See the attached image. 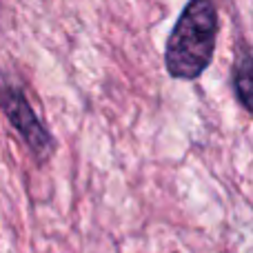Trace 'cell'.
Instances as JSON below:
<instances>
[{
    "label": "cell",
    "mask_w": 253,
    "mask_h": 253,
    "mask_svg": "<svg viewBox=\"0 0 253 253\" xmlns=\"http://www.w3.org/2000/svg\"><path fill=\"white\" fill-rule=\"evenodd\" d=\"M0 109L4 111V116L9 118L11 126L27 142L31 153H34L40 162L49 160V156H51L53 149H56V142H53L49 129L40 123L38 116L34 114L29 100H27V96H25V89L18 83L9 80L7 76H0Z\"/></svg>",
    "instance_id": "cell-2"
},
{
    "label": "cell",
    "mask_w": 253,
    "mask_h": 253,
    "mask_svg": "<svg viewBox=\"0 0 253 253\" xmlns=\"http://www.w3.org/2000/svg\"><path fill=\"white\" fill-rule=\"evenodd\" d=\"M218 40V9L213 0H189L165 44L167 74L196 80L207 71Z\"/></svg>",
    "instance_id": "cell-1"
},
{
    "label": "cell",
    "mask_w": 253,
    "mask_h": 253,
    "mask_svg": "<svg viewBox=\"0 0 253 253\" xmlns=\"http://www.w3.org/2000/svg\"><path fill=\"white\" fill-rule=\"evenodd\" d=\"M251 51L249 49H242L240 51V58L236 60L233 65V89H236V96L240 100V105L245 107L247 111H251Z\"/></svg>",
    "instance_id": "cell-3"
}]
</instances>
